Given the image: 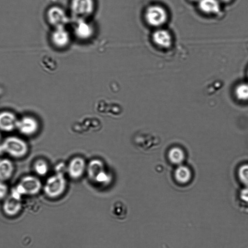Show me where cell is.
<instances>
[{
	"instance_id": "22",
	"label": "cell",
	"mask_w": 248,
	"mask_h": 248,
	"mask_svg": "<svg viewBox=\"0 0 248 248\" xmlns=\"http://www.w3.org/2000/svg\"><path fill=\"white\" fill-rule=\"evenodd\" d=\"M240 196L242 201L248 203V187L246 186L241 190Z\"/></svg>"
},
{
	"instance_id": "17",
	"label": "cell",
	"mask_w": 248,
	"mask_h": 248,
	"mask_svg": "<svg viewBox=\"0 0 248 248\" xmlns=\"http://www.w3.org/2000/svg\"><path fill=\"white\" fill-rule=\"evenodd\" d=\"M169 158L173 164H180L184 160V151L179 147H173L169 152Z\"/></svg>"
},
{
	"instance_id": "5",
	"label": "cell",
	"mask_w": 248,
	"mask_h": 248,
	"mask_svg": "<svg viewBox=\"0 0 248 248\" xmlns=\"http://www.w3.org/2000/svg\"><path fill=\"white\" fill-rule=\"evenodd\" d=\"M39 129V122L34 117L25 115L18 118L16 130L21 135L31 137L36 134Z\"/></svg>"
},
{
	"instance_id": "23",
	"label": "cell",
	"mask_w": 248,
	"mask_h": 248,
	"mask_svg": "<svg viewBox=\"0 0 248 248\" xmlns=\"http://www.w3.org/2000/svg\"><path fill=\"white\" fill-rule=\"evenodd\" d=\"M219 0L221 2L226 3V2H229L231 1L232 0Z\"/></svg>"
},
{
	"instance_id": "9",
	"label": "cell",
	"mask_w": 248,
	"mask_h": 248,
	"mask_svg": "<svg viewBox=\"0 0 248 248\" xmlns=\"http://www.w3.org/2000/svg\"><path fill=\"white\" fill-rule=\"evenodd\" d=\"M152 39L157 46L163 48L170 47L172 42L170 33L166 29L159 28L153 32Z\"/></svg>"
},
{
	"instance_id": "19",
	"label": "cell",
	"mask_w": 248,
	"mask_h": 248,
	"mask_svg": "<svg viewBox=\"0 0 248 248\" xmlns=\"http://www.w3.org/2000/svg\"><path fill=\"white\" fill-rule=\"evenodd\" d=\"M34 172L39 176L45 175L48 172V166L46 160L39 158L36 160L33 164Z\"/></svg>"
},
{
	"instance_id": "16",
	"label": "cell",
	"mask_w": 248,
	"mask_h": 248,
	"mask_svg": "<svg viewBox=\"0 0 248 248\" xmlns=\"http://www.w3.org/2000/svg\"><path fill=\"white\" fill-rule=\"evenodd\" d=\"M175 177L176 180L179 183H186L191 179V171L187 167L180 165L175 170Z\"/></svg>"
},
{
	"instance_id": "24",
	"label": "cell",
	"mask_w": 248,
	"mask_h": 248,
	"mask_svg": "<svg viewBox=\"0 0 248 248\" xmlns=\"http://www.w3.org/2000/svg\"><path fill=\"white\" fill-rule=\"evenodd\" d=\"M2 137H1V134L0 133V144L1 142L2 141Z\"/></svg>"
},
{
	"instance_id": "2",
	"label": "cell",
	"mask_w": 248,
	"mask_h": 248,
	"mask_svg": "<svg viewBox=\"0 0 248 248\" xmlns=\"http://www.w3.org/2000/svg\"><path fill=\"white\" fill-rule=\"evenodd\" d=\"M42 184L36 176L27 175L22 177L12 190L21 196L35 195L39 193Z\"/></svg>"
},
{
	"instance_id": "13",
	"label": "cell",
	"mask_w": 248,
	"mask_h": 248,
	"mask_svg": "<svg viewBox=\"0 0 248 248\" xmlns=\"http://www.w3.org/2000/svg\"><path fill=\"white\" fill-rule=\"evenodd\" d=\"M199 8L201 11L207 15L218 14L220 10V1L219 0H199Z\"/></svg>"
},
{
	"instance_id": "1",
	"label": "cell",
	"mask_w": 248,
	"mask_h": 248,
	"mask_svg": "<svg viewBox=\"0 0 248 248\" xmlns=\"http://www.w3.org/2000/svg\"><path fill=\"white\" fill-rule=\"evenodd\" d=\"M29 147L27 141L16 136L5 138L0 144V153H4L10 156L20 159L27 155Z\"/></svg>"
},
{
	"instance_id": "26",
	"label": "cell",
	"mask_w": 248,
	"mask_h": 248,
	"mask_svg": "<svg viewBox=\"0 0 248 248\" xmlns=\"http://www.w3.org/2000/svg\"><path fill=\"white\" fill-rule=\"evenodd\" d=\"M247 77H248V70H247Z\"/></svg>"
},
{
	"instance_id": "3",
	"label": "cell",
	"mask_w": 248,
	"mask_h": 248,
	"mask_svg": "<svg viewBox=\"0 0 248 248\" xmlns=\"http://www.w3.org/2000/svg\"><path fill=\"white\" fill-rule=\"evenodd\" d=\"M144 16L148 25L159 28L167 21L168 13L163 7L155 4L149 6L146 9Z\"/></svg>"
},
{
	"instance_id": "12",
	"label": "cell",
	"mask_w": 248,
	"mask_h": 248,
	"mask_svg": "<svg viewBox=\"0 0 248 248\" xmlns=\"http://www.w3.org/2000/svg\"><path fill=\"white\" fill-rule=\"evenodd\" d=\"M70 40V34L64 27L56 28L52 35L53 43L59 48L66 47L69 44Z\"/></svg>"
},
{
	"instance_id": "14",
	"label": "cell",
	"mask_w": 248,
	"mask_h": 248,
	"mask_svg": "<svg viewBox=\"0 0 248 248\" xmlns=\"http://www.w3.org/2000/svg\"><path fill=\"white\" fill-rule=\"evenodd\" d=\"M15 171L12 161L7 158L0 159V181L6 182L12 178Z\"/></svg>"
},
{
	"instance_id": "4",
	"label": "cell",
	"mask_w": 248,
	"mask_h": 248,
	"mask_svg": "<svg viewBox=\"0 0 248 248\" xmlns=\"http://www.w3.org/2000/svg\"><path fill=\"white\" fill-rule=\"evenodd\" d=\"M65 185V182L63 177L60 173H58L47 178L43 189L47 196L55 198L62 193Z\"/></svg>"
},
{
	"instance_id": "25",
	"label": "cell",
	"mask_w": 248,
	"mask_h": 248,
	"mask_svg": "<svg viewBox=\"0 0 248 248\" xmlns=\"http://www.w3.org/2000/svg\"><path fill=\"white\" fill-rule=\"evenodd\" d=\"M190 1H198L199 0H190Z\"/></svg>"
},
{
	"instance_id": "7",
	"label": "cell",
	"mask_w": 248,
	"mask_h": 248,
	"mask_svg": "<svg viewBox=\"0 0 248 248\" xmlns=\"http://www.w3.org/2000/svg\"><path fill=\"white\" fill-rule=\"evenodd\" d=\"M21 197L11 192V194L4 200L2 204L4 213L9 217H14L21 210Z\"/></svg>"
},
{
	"instance_id": "6",
	"label": "cell",
	"mask_w": 248,
	"mask_h": 248,
	"mask_svg": "<svg viewBox=\"0 0 248 248\" xmlns=\"http://www.w3.org/2000/svg\"><path fill=\"white\" fill-rule=\"evenodd\" d=\"M93 0H71V10L78 19H84L91 15L94 10Z\"/></svg>"
},
{
	"instance_id": "20",
	"label": "cell",
	"mask_w": 248,
	"mask_h": 248,
	"mask_svg": "<svg viewBox=\"0 0 248 248\" xmlns=\"http://www.w3.org/2000/svg\"><path fill=\"white\" fill-rule=\"evenodd\" d=\"M238 174L241 182L248 187V164L241 166L239 169Z\"/></svg>"
},
{
	"instance_id": "10",
	"label": "cell",
	"mask_w": 248,
	"mask_h": 248,
	"mask_svg": "<svg viewBox=\"0 0 248 248\" xmlns=\"http://www.w3.org/2000/svg\"><path fill=\"white\" fill-rule=\"evenodd\" d=\"M93 26L84 19H78L74 28L75 35L79 39L87 40L93 34Z\"/></svg>"
},
{
	"instance_id": "21",
	"label": "cell",
	"mask_w": 248,
	"mask_h": 248,
	"mask_svg": "<svg viewBox=\"0 0 248 248\" xmlns=\"http://www.w3.org/2000/svg\"><path fill=\"white\" fill-rule=\"evenodd\" d=\"M9 188L5 182L0 181V200H4L7 196Z\"/></svg>"
},
{
	"instance_id": "15",
	"label": "cell",
	"mask_w": 248,
	"mask_h": 248,
	"mask_svg": "<svg viewBox=\"0 0 248 248\" xmlns=\"http://www.w3.org/2000/svg\"><path fill=\"white\" fill-rule=\"evenodd\" d=\"M84 167V162L82 158H74L69 165V171L70 175L74 178L78 177L83 172Z\"/></svg>"
},
{
	"instance_id": "11",
	"label": "cell",
	"mask_w": 248,
	"mask_h": 248,
	"mask_svg": "<svg viewBox=\"0 0 248 248\" xmlns=\"http://www.w3.org/2000/svg\"><path fill=\"white\" fill-rule=\"evenodd\" d=\"M49 22L56 28L64 27L68 22V17L64 11L58 7H53L48 11Z\"/></svg>"
},
{
	"instance_id": "8",
	"label": "cell",
	"mask_w": 248,
	"mask_h": 248,
	"mask_svg": "<svg viewBox=\"0 0 248 248\" xmlns=\"http://www.w3.org/2000/svg\"><path fill=\"white\" fill-rule=\"evenodd\" d=\"M18 118L10 110L0 111V131L11 132L16 129Z\"/></svg>"
},
{
	"instance_id": "18",
	"label": "cell",
	"mask_w": 248,
	"mask_h": 248,
	"mask_svg": "<svg viewBox=\"0 0 248 248\" xmlns=\"http://www.w3.org/2000/svg\"><path fill=\"white\" fill-rule=\"evenodd\" d=\"M234 94L239 100L248 101V82H243L237 85L234 90Z\"/></svg>"
}]
</instances>
